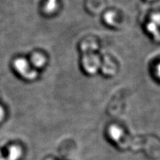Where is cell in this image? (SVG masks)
<instances>
[{
  "label": "cell",
  "instance_id": "1",
  "mask_svg": "<svg viewBox=\"0 0 160 160\" xmlns=\"http://www.w3.org/2000/svg\"><path fill=\"white\" fill-rule=\"evenodd\" d=\"M13 66L16 72L25 79L32 80L38 76L37 72L25 58H20L15 59Z\"/></svg>",
  "mask_w": 160,
  "mask_h": 160
},
{
  "label": "cell",
  "instance_id": "2",
  "mask_svg": "<svg viewBox=\"0 0 160 160\" xmlns=\"http://www.w3.org/2000/svg\"><path fill=\"white\" fill-rule=\"evenodd\" d=\"M83 66L85 70L89 73L96 72L100 66L99 58L93 53H86L83 58Z\"/></svg>",
  "mask_w": 160,
  "mask_h": 160
},
{
  "label": "cell",
  "instance_id": "3",
  "mask_svg": "<svg viewBox=\"0 0 160 160\" xmlns=\"http://www.w3.org/2000/svg\"><path fill=\"white\" fill-rule=\"evenodd\" d=\"M46 62V58L43 56V54L40 53H35L31 56L29 62L33 68H41L44 66Z\"/></svg>",
  "mask_w": 160,
  "mask_h": 160
},
{
  "label": "cell",
  "instance_id": "4",
  "mask_svg": "<svg viewBox=\"0 0 160 160\" xmlns=\"http://www.w3.org/2000/svg\"><path fill=\"white\" fill-rule=\"evenodd\" d=\"M108 133L110 138L115 142H118L123 136L122 129L116 125H113L109 127Z\"/></svg>",
  "mask_w": 160,
  "mask_h": 160
},
{
  "label": "cell",
  "instance_id": "5",
  "mask_svg": "<svg viewBox=\"0 0 160 160\" xmlns=\"http://www.w3.org/2000/svg\"><path fill=\"white\" fill-rule=\"evenodd\" d=\"M22 156V149L18 146H13L9 148L8 155L7 157L8 160H18Z\"/></svg>",
  "mask_w": 160,
  "mask_h": 160
},
{
  "label": "cell",
  "instance_id": "6",
  "mask_svg": "<svg viewBox=\"0 0 160 160\" xmlns=\"http://www.w3.org/2000/svg\"><path fill=\"white\" fill-rule=\"evenodd\" d=\"M58 6V0H46L43 5V10L48 13H52L56 11Z\"/></svg>",
  "mask_w": 160,
  "mask_h": 160
},
{
  "label": "cell",
  "instance_id": "7",
  "mask_svg": "<svg viewBox=\"0 0 160 160\" xmlns=\"http://www.w3.org/2000/svg\"><path fill=\"white\" fill-rule=\"evenodd\" d=\"M115 18H116V16H115L114 13L108 12L105 16V21L109 25H113Z\"/></svg>",
  "mask_w": 160,
  "mask_h": 160
},
{
  "label": "cell",
  "instance_id": "8",
  "mask_svg": "<svg viewBox=\"0 0 160 160\" xmlns=\"http://www.w3.org/2000/svg\"><path fill=\"white\" fill-rule=\"evenodd\" d=\"M4 116H5L4 110L2 106H0V122L2 121V119L4 118Z\"/></svg>",
  "mask_w": 160,
  "mask_h": 160
},
{
  "label": "cell",
  "instance_id": "9",
  "mask_svg": "<svg viewBox=\"0 0 160 160\" xmlns=\"http://www.w3.org/2000/svg\"><path fill=\"white\" fill-rule=\"evenodd\" d=\"M156 76H158V78L159 79H160V63H159L156 66Z\"/></svg>",
  "mask_w": 160,
  "mask_h": 160
},
{
  "label": "cell",
  "instance_id": "10",
  "mask_svg": "<svg viewBox=\"0 0 160 160\" xmlns=\"http://www.w3.org/2000/svg\"><path fill=\"white\" fill-rule=\"evenodd\" d=\"M0 160H6V158H5L3 155L2 154V153H0Z\"/></svg>",
  "mask_w": 160,
  "mask_h": 160
}]
</instances>
